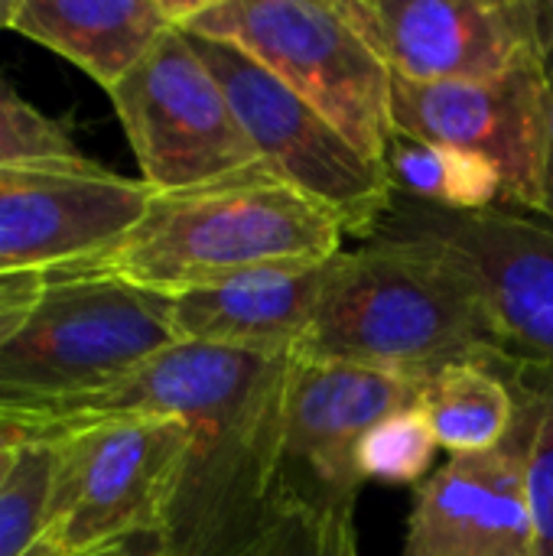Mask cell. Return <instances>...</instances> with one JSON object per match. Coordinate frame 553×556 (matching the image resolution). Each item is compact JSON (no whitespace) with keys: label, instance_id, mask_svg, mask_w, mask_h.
<instances>
[{"label":"cell","instance_id":"obj_1","mask_svg":"<svg viewBox=\"0 0 553 556\" xmlns=\"http://www.w3.org/2000/svg\"><path fill=\"white\" fill-rule=\"evenodd\" d=\"M306 358L424 381L453 362H512L473 283L433 248L368 238L329 261Z\"/></svg>","mask_w":553,"mask_h":556},{"label":"cell","instance_id":"obj_2","mask_svg":"<svg viewBox=\"0 0 553 556\" xmlns=\"http://www.w3.org/2000/svg\"><path fill=\"white\" fill-rule=\"evenodd\" d=\"M339 218L274 173L150 195L143 218L75 270L179 296L225 280L316 267L342 254Z\"/></svg>","mask_w":553,"mask_h":556},{"label":"cell","instance_id":"obj_3","mask_svg":"<svg viewBox=\"0 0 553 556\" xmlns=\"http://www.w3.org/2000/svg\"><path fill=\"white\" fill-rule=\"evenodd\" d=\"M173 300L117 277L52 270L49 287L0 349V424L98 394L176 345Z\"/></svg>","mask_w":553,"mask_h":556},{"label":"cell","instance_id":"obj_4","mask_svg":"<svg viewBox=\"0 0 553 556\" xmlns=\"http://www.w3.org/2000/svg\"><path fill=\"white\" fill-rule=\"evenodd\" d=\"M52 485L26 556H88L160 541L173 521L196 430L169 417H108L46 433Z\"/></svg>","mask_w":553,"mask_h":556},{"label":"cell","instance_id":"obj_5","mask_svg":"<svg viewBox=\"0 0 553 556\" xmlns=\"http://www.w3.org/2000/svg\"><path fill=\"white\" fill-rule=\"evenodd\" d=\"M176 26L238 46L385 163L394 75L345 0H173Z\"/></svg>","mask_w":553,"mask_h":556},{"label":"cell","instance_id":"obj_6","mask_svg":"<svg viewBox=\"0 0 553 556\" xmlns=\"http://www.w3.org/2000/svg\"><path fill=\"white\" fill-rule=\"evenodd\" d=\"M108 94L150 195L271 173L183 26H169Z\"/></svg>","mask_w":553,"mask_h":556},{"label":"cell","instance_id":"obj_7","mask_svg":"<svg viewBox=\"0 0 553 556\" xmlns=\"http://www.w3.org/2000/svg\"><path fill=\"white\" fill-rule=\"evenodd\" d=\"M186 36L225 88V98L264 166L329 208L345 235L368 241L394 199L385 163L362 153L326 114L238 46L189 29Z\"/></svg>","mask_w":553,"mask_h":556},{"label":"cell","instance_id":"obj_8","mask_svg":"<svg viewBox=\"0 0 553 556\" xmlns=\"http://www.w3.org/2000/svg\"><path fill=\"white\" fill-rule=\"evenodd\" d=\"M372 238L433 248L473 283L508 358L553 368V225L541 215L512 205L447 212L394 195Z\"/></svg>","mask_w":553,"mask_h":556},{"label":"cell","instance_id":"obj_9","mask_svg":"<svg viewBox=\"0 0 553 556\" xmlns=\"http://www.w3.org/2000/svg\"><path fill=\"white\" fill-rule=\"evenodd\" d=\"M391 75L420 85L505 78L544 59L541 0H345Z\"/></svg>","mask_w":553,"mask_h":556},{"label":"cell","instance_id":"obj_10","mask_svg":"<svg viewBox=\"0 0 553 556\" xmlns=\"http://www.w3.org/2000/svg\"><path fill=\"white\" fill-rule=\"evenodd\" d=\"M391 121L404 137L482 156L505 182V205L541 212L548 147L544 59L492 81L420 85L394 75Z\"/></svg>","mask_w":553,"mask_h":556},{"label":"cell","instance_id":"obj_11","mask_svg":"<svg viewBox=\"0 0 553 556\" xmlns=\"http://www.w3.org/2000/svg\"><path fill=\"white\" fill-rule=\"evenodd\" d=\"M420 381L293 355L284 397V489L287 498L352 502L365 485L355 469L362 437L385 417L411 410Z\"/></svg>","mask_w":553,"mask_h":556},{"label":"cell","instance_id":"obj_12","mask_svg":"<svg viewBox=\"0 0 553 556\" xmlns=\"http://www.w3.org/2000/svg\"><path fill=\"white\" fill-rule=\"evenodd\" d=\"M401 556H538L528 424L476 456H450L414 495Z\"/></svg>","mask_w":553,"mask_h":556},{"label":"cell","instance_id":"obj_13","mask_svg":"<svg viewBox=\"0 0 553 556\" xmlns=\"http://www.w3.org/2000/svg\"><path fill=\"white\" fill-rule=\"evenodd\" d=\"M147 205L150 189L111 169L0 186V277L95 261L143 218Z\"/></svg>","mask_w":553,"mask_h":556},{"label":"cell","instance_id":"obj_14","mask_svg":"<svg viewBox=\"0 0 553 556\" xmlns=\"http://www.w3.org/2000/svg\"><path fill=\"white\" fill-rule=\"evenodd\" d=\"M329 261L316 267L261 270L218 287L189 290L173 300V329L179 342L297 355L316 319Z\"/></svg>","mask_w":553,"mask_h":556},{"label":"cell","instance_id":"obj_15","mask_svg":"<svg viewBox=\"0 0 553 556\" xmlns=\"http://www.w3.org/2000/svg\"><path fill=\"white\" fill-rule=\"evenodd\" d=\"M176 26L173 0H20L13 29L114 91Z\"/></svg>","mask_w":553,"mask_h":556},{"label":"cell","instance_id":"obj_16","mask_svg":"<svg viewBox=\"0 0 553 556\" xmlns=\"http://www.w3.org/2000/svg\"><path fill=\"white\" fill-rule=\"evenodd\" d=\"M417 410L450 456L499 450L518 424V394L502 362H453L420 381Z\"/></svg>","mask_w":553,"mask_h":556},{"label":"cell","instance_id":"obj_17","mask_svg":"<svg viewBox=\"0 0 553 556\" xmlns=\"http://www.w3.org/2000/svg\"><path fill=\"white\" fill-rule=\"evenodd\" d=\"M394 195L447 212H482L505 205V182L492 163L456 147L394 134L385 150Z\"/></svg>","mask_w":553,"mask_h":556},{"label":"cell","instance_id":"obj_18","mask_svg":"<svg viewBox=\"0 0 553 556\" xmlns=\"http://www.w3.org/2000/svg\"><path fill=\"white\" fill-rule=\"evenodd\" d=\"M104 169L75 143L65 121L26 101L0 68V186L98 176Z\"/></svg>","mask_w":553,"mask_h":556},{"label":"cell","instance_id":"obj_19","mask_svg":"<svg viewBox=\"0 0 553 556\" xmlns=\"http://www.w3.org/2000/svg\"><path fill=\"white\" fill-rule=\"evenodd\" d=\"M238 556H362L355 505L290 495Z\"/></svg>","mask_w":553,"mask_h":556},{"label":"cell","instance_id":"obj_20","mask_svg":"<svg viewBox=\"0 0 553 556\" xmlns=\"http://www.w3.org/2000/svg\"><path fill=\"white\" fill-rule=\"evenodd\" d=\"M528 424V472L538 518V556H553V368L502 362Z\"/></svg>","mask_w":553,"mask_h":556},{"label":"cell","instance_id":"obj_21","mask_svg":"<svg viewBox=\"0 0 553 556\" xmlns=\"http://www.w3.org/2000/svg\"><path fill=\"white\" fill-rule=\"evenodd\" d=\"M52 485V446L42 437L23 440L13 469L0 485V556H26L33 551Z\"/></svg>","mask_w":553,"mask_h":556},{"label":"cell","instance_id":"obj_22","mask_svg":"<svg viewBox=\"0 0 553 556\" xmlns=\"http://www.w3.org/2000/svg\"><path fill=\"white\" fill-rule=\"evenodd\" d=\"M437 437L424 414L417 407L398 410L385 420H378L355 450V469L362 482H424L433 456H437Z\"/></svg>","mask_w":553,"mask_h":556},{"label":"cell","instance_id":"obj_23","mask_svg":"<svg viewBox=\"0 0 553 556\" xmlns=\"http://www.w3.org/2000/svg\"><path fill=\"white\" fill-rule=\"evenodd\" d=\"M52 270H29L0 277V349L13 339V332L26 323L42 290L49 287Z\"/></svg>","mask_w":553,"mask_h":556},{"label":"cell","instance_id":"obj_24","mask_svg":"<svg viewBox=\"0 0 553 556\" xmlns=\"http://www.w3.org/2000/svg\"><path fill=\"white\" fill-rule=\"evenodd\" d=\"M553 225V72L548 68V147H544V169H541V212Z\"/></svg>","mask_w":553,"mask_h":556},{"label":"cell","instance_id":"obj_25","mask_svg":"<svg viewBox=\"0 0 553 556\" xmlns=\"http://www.w3.org/2000/svg\"><path fill=\"white\" fill-rule=\"evenodd\" d=\"M23 440H26V433H23V430H13V427H10V433L0 440V485H3V479H7V472L13 469V459H16Z\"/></svg>","mask_w":553,"mask_h":556},{"label":"cell","instance_id":"obj_26","mask_svg":"<svg viewBox=\"0 0 553 556\" xmlns=\"http://www.w3.org/2000/svg\"><path fill=\"white\" fill-rule=\"evenodd\" d=\"M541 46L544 65L553 72V0H541Z\"/></svg>","mask_w":553,"mask_h":556},{"label":"cell","instance_id":"obj_27","mask_svg":"<svg viewBox=\"0 0 553 556\" xmlns=\"http://www.w3.org/2000/svg\"><path fill=\"white\" fill-rule=\"evenodd\" d=\"M143 547H137V544H117V547H104V551H95V554L88 556H140Z\"/></svg>","mask_w":553,"mask_h":556},{"label":"cell","instance_id":"obj_28","mask_svg":"<svg viewBox=\"0 0 553 556\" xmlns=\"http://www.w3.org/2000/svg\"><path fill=\"white\" fill-rule=\"evenodd\" d=\"M16 3H20V0H0V29H13Z\"/></svg>","mask_w":553,"mask_h":556},{"label":"cell","instance_id":"obj_29","mask_svg":"<svg viewBox=\"0 0 553 556\" xmlns=\"http://www.w3.org/2000/svg\"><path fill=\"white\" fill-rule=\"evenodd\" d=\"M140 556H173V554H166L156 541H147V547L140 551Z\"/></svg>","mask_w":553,"mask_h":556},{"label":"cell","instance_id":"obj_30","mask_svg":"<svg viewBox=\"0 0 553 556\" xmlns=\"http://www.w3.org/2000/svg\"><path fill=\"white\" fill-rule=\"evenodd\" d=\"M7 433H10V427H3V424H0V440H3Z\"/></svg>","mask_w":553,"mask_h":556}]
</instances>
